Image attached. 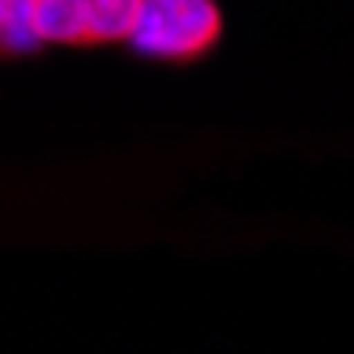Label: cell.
Listing matches in <instances>:
<instances>
[{
	"label": "cell",
	"instance_id": "1",
	"mask_svg": "<svg viewBox=\"0 0 354 354\" xmlns=\"http://www.w3.org/2000/svg\"><path fill=\"white\" fill-rule=\"evenodd\" d=\"M222 35V13L214 0H141L129 43L141 56L192 60L209 52Z\"/></svg>",
	"mask_w": 354,
	"mask_h": 354
},
{
	"label": "cell",
	"instance_id": "2",
	"mask_svg": "<svg viewBox=\"0 0 354 354\" xmlns=\"http://www.w3.org/2000/svg\"><path fill=\"white\" fill-rule=\"evenodd\" d=\"M137 13L141 0H39V35L64 47L120 43L133 35Z\"/></svg>",
	"mask_w": 354,
	"mask_h": 354
},
{
	"label": "cell",
	"instance_id": "3",
	"mask_svg": "<svg viewBox=\"0 0 354 354\" xmlns=\"http://www.w3.org/2000/svg\"><path fill=\"white\" fill-rule=\"evenodd\" d=\"M39 35V0H0V52H35Z\"/></svg>",
	"mask_w": 354,
	"mask_h": 354
}]
</instances>
